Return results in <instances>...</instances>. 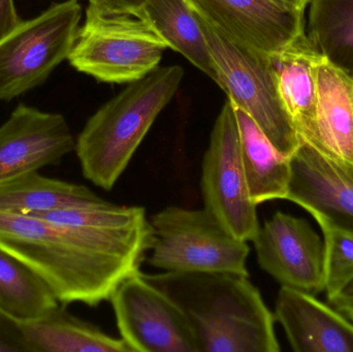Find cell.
<instances>
[{"label": "cell", "mask_w": 353, "mask_h": 352, "mask_svg": "<svg viewBox=\"0 0 353 352\" xmlns=\"http://www.w3.org/2000/svg\"><path fill=\"white\" fill-rule=\"evenodd\" d=\"M59 220L0 212V249L39 275L62 305L110 301L140 272L152 246V225L142 207L108 202L62 211Z\"/></svg>", "instance_id": "cell-1"}, {"label": "cell", "mask_w": 353, "mask_h": 352, "mask_svg": "<svg viewBox=\"0 0 353 352\" xmlns=\"http://www.w3.org/2000/svg\"><path fill=\"white\" fill-rule=\"evenodd\" d=\"M145 277L184 312L201 352H278L274 318L249 276L163 272Z\"/></svg>", "instance_id": "cell-2"}, {"label": "cell", "mask_w": 353, "mask_h": 352, "mask_svg": "<svg viewBox=\"0 0 353 352\" xmlns=\"http://www.w3.org/2000/svg\"><path fill=\"white\" fill-rule=\"evenodd\" d=\"M184 70L157 68L108 101L87 121L76 141L84 177L111 190L121 177L157 116L176 94Z\"/></svg>", "instance_id": "cell-3"}, {"label": "cell", "mask_w": 353, "mask_h": 352, "mask_svg": "<svg viewBox=\"0 0 353 352\" xmlns=\"http://www.w3.org/2000/svg\"><path fill=\"white\" fill-rule=\"evenodd\" d=\"M197 17L217 70V84L228 101L252 118L282 154L292 156L302 140L280 99L269 55L234 43Z\"/></svg>", "instance_id": "cell-4"}, {"label": "cell", "mask_w": 353, "mask_h": 352, "mask_svg": "<svg viewBox=\"0 0 353 352\" xmlns=\"http://www.w3.org/2000/svg\"><path fill=\"white\" fill-rule=\"evenodd\" d=\"M148 262L163 272L228 273L249 276L247 242L234 237L203 209L170 206L150 220Z\"/></svg>", "instance_id": "cell-5"}, {"label": "cell", "mask_w": 353, "mask_h": 352, "mask_svg": "<svg viewBox=\"0 0 353 352\" xmlns=\"http://www.w3.org/2000/svg\"><path fill=\"white\" fill-rule=\"evenodd\" d=\"M167 48L143 19L103 14L89 6L68 61L101 82L132 83L159 68Z\"/></svg>", "instance_id": "cell-6"}, {"label": "cell", "mask_w": 353, "mask_h": 352, "mask_svg": "<svg viewBox=\"0 0 353 352\" xmlns=\"http://www.w3.org/2000/svg\"><path fill=\"white\" fill-rule=\"evenodd\" d=\"M81 17L79 0L58 2L0 39V101H12L43 84L68 59Z\"/></svg>", "instance_id": "cell-7"}, {"label": "cell", "mask_w": 353, "mask_h": 352, "mask_svg": "<svg viewBox=\"0 0 353 352\" xmlns=\"http://www.w3.org/2000/svg\"><path fill=\"white\" fill-rule=\"evenodd\" d=\"M203 208L234 237L252 242L259 233L256 206L251 198L241 161L238 121L230 101L210 136L201 165Z\"/></svg>", "instance_id": "cell-8"}, {"label": "cell", "mask_w": 353, "mask_h": 352, "mask_svg": "<svg viewBox=\"0 0 353 352\" xmlns=\"http://www.w3.org/2000/svg\"><path fill=\"white\" fill-rule=\"evenodd\" d=\"M110 302L121 339L132 352H201L184 312L143 273L125 279Z\"/></svg>", "instance_id": "cell-9"}, {"label": "cell", "mask_w": 353, "mask_h": 352, "mask_svg": "<svg viewBox=\"0 0 353 352\" xmlns=\"http://www.w3.org/2000/svg\"><path fill=\"white\" fill-rule=\"evenodd\" d=\"M220 34L234 43L272 55L305 33V12L275 0H187Z\"/></svg>", "instance_id": "cell-10"}, {"label": "cell", "mask_w": 353, "mask_h": 352, "mask_svg": "<svg viewBox=\"0 0 353 352\" xmlns=\"http://www.w3.org/2000/svg\"><path fill=\"white\" fill-rule=\"evenodd\" d=\"M252 242L259 266L282 287L311 295L325 289V242L305 219L275 213Z\"/></svg>", "instance_id": "cell-11"}, {"label": "cell", "mask_w": 353, "mask_h": 352, "mask_svg": "<svg viewBox=\"0 0 353 352\" xmlns=\"http://www.w3.org/2000/svg\"><path fill=\"white\" fill-rule=\"evenodd\" d=\"M74 150L76 141L61 114L20 103L0 126V186L58 165Z\"/></svg>", "instance_id": "cell-12"}, {"label": "cell", "mask_w": 353, "mask_h": 352, "mask_svg": "<svg viewBox=\"0 0 353 352\" xmlns=\"http://www.w3.org/2000/svg\"><path fill=\"white\" fill-rule=\"evenodd\" d=\"M285 200L306 209L317 222L353 235V165L302 142L290 156Z\"/></svg>", "instance_id": "cell-13"}, {"label": "cell", "mask_w": 353, "mask_h": 352, "mask_svg": "<svg viewBox=\"0 0 353 352\" xmlns=\"http://www.w3.org/2000/svg\"><path fill=\"white\" fill-rule=\"evenodd\" d=\"M275 320L298 352H353V322L314 296L281 287Z\"/></svg>", "instance_id": "cell-14"}, {"label": "cell", "mask_w": 353, "mask_h": 352, "mask_svg": "<svg viewBox=\"0 0 353 352\" xmlns=\"http://www.w3.org/2000/svg\"><path fill=\"white\" fill-rule=\"evenodd\" d=\"M302 35L292 45L269 55L272 72L282 103L302 142L319 148L316 126V61Z\"/></svg>", "instance_id": "cell-15"}, {"label": "cell", "mask_w": 353, "mask_h": 352, "mask_svg": "<svg viewBox=\"0 0 353 352\" xmlns=\"http://www.w3.org/2000/svg\"><path fill=\"white\" fill-rule=\"evenodd\" d=\"M316 96L319 150L353 165V78L321 55Z\"/></svg>", "instance_id": "cell-16"}, {"label": "cell", "mask_w": 353, "mask_h": 352, "mask_svg": "<svg viewBox=\"0 0 353 352\" xmlns=\"http://www.w3.org/2000/svg\"><path fill=\"white\" fill-rule=\"evenodd\" d=\"M234 107L238 121L241 161L255 205L285 200L290 179V157L282 154L263 130L242 110Z\"/></svg>", "instance_id": "cell-17"}, {"label": "cell", "mask_w": 353, "mask_h": 352, "mask_svg": "<svg viewBox=\"0 0 353 352\" xmlns=\"http://www.w3.org/2000/svg\"><path fill=\"white\" fill-rule=\"evenodd\" d=\"M136 17L143 19L195 68L218 83L217 70L201 22L187 0H147Z\"/></svg>", "instance_id": "cell-18"}, {"label": "cell", "mask_w": 353, "mask_h": 352, "mask_svg": "<svg viewBox=\"0 0 353 352\" xmlns=\"http://www.w3.org/2000/svg\"><path fill=\"white\" fill-rule=\"evenodd\" d=\"M64 306L41 320L21 324L30 352H132L121 338L79 320Z\"/></svg>", "instance_id": "cell-19"}, {"label": "cell", "mask_w": 353, "mask_h": 352, "mask_svg": "<svg viewBox=\"0 0 353 352\" xmlns=\"http://www.w3.org/2000/svg\"><path fill=\"white\" fill-rule=\"evenodd\" d=\"M105 203L86 186L45 177L39 172L0 186V212L37 215Z\"/></svg>", "instance_id": "cell-20"}, {"label": "cell", "mask_w": 353, "mask_h": 352, "mask_svg": "<svg viewBox=\"0 0 353 352\" xmlns=\"http://www.w3.org/2000/svg\"><path fill=\"white\" fill-rule=\"evenodd\" d=\"M305 37L313 51L353 78V0H309Z\"/></svg>", "instance_id": "cell-21"}, {"label": "cell", "mask_w": 353, "mask_h": 352, "mask_svg": "<svg viewBox=\"0 0 353 352\" xmlns=\"http://www.w3.org/2000/svg\"><path fill=\"white\" fill-rule=\"evenodd\" d=\"M60 305L39 275L0 249V312L24 324L45 318Z\"/></svg>", "instance_id": "cell-22"}, {"label": "cell", "mask_w": 353, "mask_h": 352, "mask_svg": "<svg viewBox=\"0 0 353 352\" xmlns=\"http://www.w3.org/2000/svg\"><path fill=\"white\" fill-rule=\"evenodd\" d=\"M319 223L325 237V289L330 299L353 277V235Z\"/></svg>", "instance_id": "cell-23"}, {"label": "cell", "mask_w": 353, "mask_h": 352, "mask_svg": "<svg viewBox=\"0 0 353 352\" xmlns=\"http://www.w3.org/2000/svg\"><path fill=\"white\" fill-rule=\"evenodd\" d=\"M0 352H30L22 326L0 312Z\"/></svg>", "instance_id": "cell-24"}, {"label": "cell", "mask_w": 353, "mask_h": 352, "mask_svg": "<svg viewBox=\"0 0 353 352\" xmlns=\"http://www.w3.org/2000/svg\"><path fill=\"white\" fill-rule=\"evenodd\" d=\"M147 0H89V6L103 14L136 16Z\"/></svg>", "instance_id": "cell-25"}, {"label": "cell", "mask_w": 353, "mask_h": 352, "mask_svg": "<svg viewBox=\"0 0 353 352\" xmlns=\"http://www.w3.org/2000/svg\"><path fill=\"white\" fill-rule=\"evenodd\" d=\"M327 300L332 307L353 322V277L335 296Z\"/></svg>", "instance_id": "cell-26"}, {"label": "cell", "mask_w": 353, "mask_h": 352, "mask_svg": "<svg viewBox=\"0 0 353 352\" xmlns=\"http://www.w3.org/2000/svg\"><path fill=\"white\" fill-rule=\"evenodd\" d=\"M21 22L14 0H0V39Z\"/></svg>", "instance_id": "cell-27"}, {"label": "cell", "mask_w": 353, "mask_h": 352, "mask_svg": "<svg viewBox=\"0 0 353 352\" xmlns=\"http://www.w3.org/2000/svg\"><path fill=\"white\" fill-rule=\"evenodd\" d=\"M275 1L284 4L288 8H294V10H306L309 0H275Z\"/></svg>", "instance_id": "cell-28"}]
</instances>
